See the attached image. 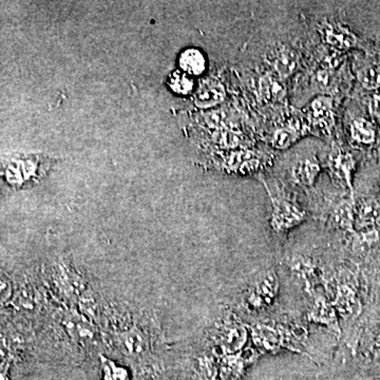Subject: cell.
I'll return each mask as SVG.
<instances>
[{
  "label": "cell",
  "mask_w": 380,
  "mask_h": 380,
  "mask_svg": "<svg viewBox=\"0 0 380 380\" xmlns=\"http://www.w3.org/2000/svg\"><path fill=\"white\" fill-rule=\"evenodd\" d=\"M270 194L272 203L270 225L278 233H285L305 221V211L285 196Z\"/></svg>",
  "instance_id": "1"
},
{
  "label": "cell",
  "mask_w": 380,
  "mask_h": 380,
  "mask_svg": "<svg viewBox=\"0 0 380 380\" xmlns=\"http://www.w3.org/2000/svg\"><path fill=\"white\" fill-rule=\"evenodd\" d=\"M279 290V281L275 272L264 273L259 279L255 281L250 297L248 303L253 309H260L270 305L276 298Z\"/></svg>",
  "instance_id": "2"
},
{
  "label": "cell",
  "mask_w": 380,
  "mask_h": 380,
  "mask_svg": "<svg viewBox=\"0 0 380 380\" xmlns=\"http://www.w3.org/2000/svg\"><path fill=\"white\" fill-rule=\"evenodd\" d=\"M266 60L283 80L290 78L299 65L298 54L286 46H279L270 50L266 56Z\"/></svg>",
  "instance_id": "3"
},
{
  "label": "cell",
  "mask_w": 380,
  "mask_h": 380,
  "mask_svg": "<svg viewBox=\"0 0 380 380\" xmlns=\"http://www.w3.org/2000/svg\"><path fill=\"white\" fill-rule=\"evenodd\" d=\"M348 273H342L338 280L336 298L332 305L342 315H354L359 311V303L356 297L355 287L349 280Z\"/></svg>",
  "instance_id": "4"
},
{
  "label": "cell",
  "mask_w": 380,
  "mask_h": 380,
  "mask_svg": "<svg viewBox=\"0 0 380 380\" xmlns=\"http://www.w3.org/2000/svg\"><path fill=\"white\" fill-rule=\"evenodd\" d=\"M117 344L122 353L130 358L142 357L147 349L143 332L135 327L117 334Z\"/></svg>",
  "instance_id": "5"
},
{
  "label": "cell",
  "mask_w": 380,
  "mask_h": 380,
  "mask_svg": "<svg viewBox=\"0 0 380 380\" xmlns=\"http://www.w3.org/2000/svg\"><path fill=\"white\" fill-rule=\"evenodd\" d=\"M321 172L318 159L313 157L299 159L292 167V178L301 186L311 187Z\"/></svg>",
  "instance_id": "6"
},
{
  "label": "cell",
  "mask_w": 380,
  "mask_h": 380,
  "mask_svg": "<svg viewBox=\"0 0 380 380\" xmlns=\"http://www.w3.org/2000/svg\"><path fill=\"white\" fill-rule=\"evenodd\" d=\"M253 338L257 346L268 351H275L285 344V333L268 325H257L253 327Z\"/></svg>",
  "instance_id": "7"
},
{
  "label": "cell",
  "mask_w": 380,
  "mask_h": 380,
  "mask_svg": "<svg viewBox=\"0 0 380 380\" xmlns=\"http://www.w3.org/2000/svg\"><path fill=\"white\" fill-rule=\"evenodd\" d=\"M309 318L314 322L327 325L338 331L337 313H336L335 307L322 296L317 297L314 301Z\"/></svg>",
  "instance_id": "8"
},
{
  "label": "cell",
  "mask_w": 380,
  "mask_h": 380,
  "mask_svg": "<svg viewBox=\"0 0 380 380\" xmlns=\"http://www.w3.org/2000/svg\"><path fill=\"white\" fill-rule=\"evenodd\" d=\"M309 117L314 125L321 128H329L333 125L334 117L332 110V100L329 97L320 96L310 105Z\"/></svg>",
  "instance_id": "9"
},
{
  "label": "cell",
  "mask_w": 380,
  "mask_h": 380,
  "mask_svg": "<svg viewBox=\"0 0 380 380\" xmlns=\"http://www.w3.org/2000/svg\"><path fill=\"white\" fill-rule=\"evenodd\" d=\"M180 67L190 75H201L206 69V58L198 49H187L181 54Z\"/></svg>",
  "instance_id": "10"
},
{
  "label": "cell",
  "mask_w": 380,
  "mask_h": 380,
  "mask_svg": "<svg viewBox=\"0 0 380 380\" xmlns=\"http://www.w3.org/2000/svg\"><path fill=\"white\" fill-rule=\"evenodd\" d=\"M246 331L242 325L231 323L223 332V347L229 352H237L246 342Z\"/></svg>",
  "instance_id": "11"
},
{
  "label": "cell",
  "mask_w": 380,
  "mask_h": 380,
  "mask_svg": "<svg viewBox=\"0 0 380 380\" xmlns=\"http://www.w3.org/2000/svg\"><path fill=\"white\" fill-rule=\"evenodd\" d=\"M290 268L307 283V290H314L317 283L316 268L307 258L295 257L290 261Z\"/></svg>",
  "instance_id": "12"
},
{
  "label": "cell",
  "mask_w": 380,
  "mask_h": 380,
  "mask_svg": "<svg viewBox=\"0 0 380 380\" xmlns=\"http://www.w3.org/2000/svg\"><path fill=\"white\" fill-rule=\"evenodd\" d=\"M323 37L329 45L338 49H346L355 43V38L351 33L342 28L334 27V26H327L323 29Z\"/></svg>",
  "instance_id": "13"
},
{
  "label": "cell",
  "mask_w": 380,
  "mask_h": 380,
  "mask_svg": "<svg viewBox=\"0 0 380 380\" xmlns=\"http://www.w3.org/2000/svg\"><path fill=\"white\" fill-rule=\"evenodd\" d=\"M100 376L102 380H130L125 366L117 364L110 358L100 356Z\"/></svg>",
  "instance_id": "14"
},
{
  "label": "cell",
  "mask_w": 380,
  "mask_h": 380,
  "mask_svg": "<svg viewBox=\"0 0 380 380\" xmlns=\"http://www.w3.org/2000/svg\"><path fill=\"white\" fill-rule=\"evenodd\" d=\"M380 219V202L368 200L362 203L357 213V224L360 227L374 225Z\"/></svg>",
  "instance_id": "15"
},
{
  "label": "cell",
  "mask_w": 380,
  "mask_h": 380,
  "mask_svg": "<svg viewBox=\"0 0 380 380\" xmlns=\"http://www.w3.org/2000/svg\"><path fill=\"white\" fill-rule=\"evenodd\" d=\"M351 135L354 141L360 144H371L375 139L372 124L364 119H357L351 125Z\"/></svg>",
  "instance_id": "16"
},
{
  "label": "cell",
  "mask_w": 380,
  "mask_h": 380,
  "mask_svg": "<svg viewBox=\"0 0 380 380\" xmlns=\"http://www.w3.org/2000/svg\"><path fill=\"white\" fill-rule=\"evenodd\" d=\"M333 219L340 228L352 231L355 221L353 206L349 202L340 203L334 211Z\"/></svg>",
  "instance_id": "17"
},
{
  "label": "cell",
  "mask_w": 380,
  "mask_h": 380,
  "mask_svg": "<svg viewBox=\"0 0 380 380\" xmlns=\"http://www.w3.org/2000/svg\"><path fill=\"white\" fill-rule=\"evenodd\" d=\"M357 78L364 88H380V65H366L358 71Z\"/></svg>",
  "instance_id": "18"
},
{
  "label": "cell",
  "mask_w": 380,
  "mask_h": 380,
  "mask_svg": "<svg viewBox=\"0 0 380 380\" xmlns=\"http://www.w3.org/2000/svg\"><path fill=\"white\" fill-rule=\"evenodd\" d=\"M283 91V87L275 78L266 75L260 78L259 85H258V93L263 100H272L273 97H277Z\"/></svg>",
  "instance_id": "19"
},
{
  "label": "cell",
  "mask_w": 380,
  "mask_h": 380,
  "mask_svg": "<svg viewBox=\"0 0 380 380\" xmlns=\"http://www.w3.org/2000/svg\"><path fill=\"white\" fill-rule=\"evenodd\" d=\"M296 139V131L292 130V129H279L273 137L272 144L274 147L279 148V149H285V148L292 145Z\"/></svg>",
  "instance_id": "20"
},
{
  "label": "cell",
  "mask_w": 380,
  "mask_h": 380,
  "mask_svg": "<svg viewBox=\"0 0 380 380\" xmlns=\"http://www.w3.org/2000/svg\"><path fill=\"white\" fill-rule=\"evenodd\" d=\"M225 97V93L223 90V87L219 85L209 87L204 93L199 96V100L201 104L211 106V105L220 104L223 102Z\"/></svg>",
  "instance_id": "21"
},
{
  "label": "cell",
  "mask_w": 380,
  "mask_h": 380,
  "mask_svg": "<svg viewBox=\"0 0 380 380\" xmlns=\"http://www.w3.org/2000/svg\"><path fill=\"white\" fill-rule=\"evenodd\" d=\"M170 86L179 95H187L192 90L194 83L186 73H174L172 75Z\"/></svg>",
  "instance_id": "22"
},
{
  "label": "cell",
  "mask_w": 380,
  "mask_h": 380,
  "mask_svg": "<svg viewBox=\"0 0 380 380\" xmlns=\"http://www.w3.org/2000/svg\"><path fill=\"white\" fill-rule=\"evenodd\" d=\"M11 295V285L6 279L0 277V302H4Z\"/></svg>",
  "instance_id": "23"
},
{
  "label": "cell",
  "mask_w": 380,
  "mask_h": 380,
  "mask_svg": "<svg viewBox=\"0 0 380 380\" xmlns=\"http://www.w3.org/2000/svg\"><path fill=\"white\" fill-rule=\"evenodd\" d=\"M371 111L373 115L380 122V95H374L371 102Z\"/></svg>",
  "instance_id": "24"
},
{
  "label": "cell",
  "mask_w": 380,
  "mask_h": 380,
  "mask_svg": "<svg viewBox=\"0 0 380 380\" xmlns=\"http://www.w3.org/2000/svg\"><path fill=\"white\" fill-rule=\"evenodd\" d=\"M0 380H8L6 373L0 372Z\"/></svg>",
  "instance_id": "25"
},
{
  "label": "cell",
  "mask_w": 380,
  "mask_h": 380,
  "mask_svg": "<svg viewBox=\"0 0 380 380\" xmlns=\"http://www.w3.org/2000/svg\"><path fill=\"white\" fill-rule=\"evenodd\" d=\"M148 380H158V379H149Z\"/></svg>",
  "instance_id": "26"
}]
</instances>
